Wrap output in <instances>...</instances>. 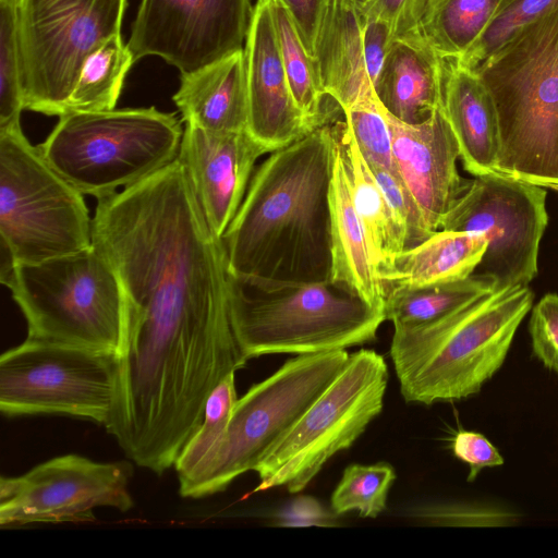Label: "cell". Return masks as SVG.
<instances>
[{"label": "cell", "instance_id": "1", "mask_svg": "<svg viewBox=\"0 0 558 558\" xmlns=\"http://www.w3.org/2000/svg\"><path fill=\"white\" fill-rule=\"evenodd\" d=\"M93 245L124 300L118 396L151 413L203 408L243 368L229 301V268L182 162L97 199Z\"/></svg>", "mask_w": 558, "mask_h": 558}, {"label": "cell", "instance_id": "2", "mask_svg": "<svg viewBox=\"0 0 558 558\" xmlns=\"http://www.w3.org/2000/svg\"><path fill=\"white\" fill-rule=\"evenodd\" d=\"M336 146L335 126L327 121L256 168L221 236L230 272L299 282L330 279Z\"/></svg>", "mask_w": 558, "mask_h": 558}, {"label": "cell", "instance_id": "3", "mask_svg": "<svg viewBox=\"0 0 558 558\" xmlns=\"http://www.w3.org/2000/svg\"><path fill=\"white\" fill-rule=\"evenodd\" d=\"M533 301L529 287L502 289L430 323L393 328L390 357L404 401L429 405L478 393L505 363Z\"/></svg>", "mask_w": 558, "mask_h": 558}, {"label": "cell", "instance_id": "4", "mask_svg": "<svg viewBox=\"0 0 558 558\" xmlns=\"http://www.w3.org/2000/svg\"><path fill=\"white\" fill-rule=\"evenodd\" d=\"M233 331L247 360L265 354L345 350L376 339L386 320L331 279L299 282L229 271Z\"/></svg>", "mask_w": 558, "mask_h": 558}, {"label": "cell", "instance_id": "5", "mask_svg": "<svg viewBox=\"0 0 558 558\" xmlns=\"http://www.w3.org/2000/svg\"><path fill=\"white\" fill-rule=\"evenodd\" d=\"M473 72L498 116L496 172L543 187L558 184V7Z\"/></svg>", "mask_w": 558, "mask_h": 558}, {"label": "cell", "instance_id": "6", "mask_svg": "<svg viewBox=\"0 0 558 558\" xmlns=\"http://www.w3.org/2000/svg\"><path fill=\"white\" fill-rule=\"evenodd\" d=\"M183 131L173 113L155 107L72 111L37 147L62 178L98 199L174 161Z\"/></svg>", "mask_w": 558, "mask_h": 558}, {"label": "cell", "instance_id": "7", "mask_svg": "<svg viewBox=\"0 0 558 558\" xmlns=\"http://www.w3.org/2000/svg\"><path fill=\"white\" fill-rule=\"evenodd\" d=\"M7 287L27 323L26 339L119 357L124 300L118 276L94 246L17 264Z\"/></svg>", "mask_w": 558, "mask_h": 558}, {"label": "cell", "instance_id": "8", "mask_svg": "<svg viewBox=\"0 0 558 558\" xmlns=\"http://www.w3.org/2000/svg\"><path fill=\"white\" fill-rule=\"evenodd\" d=\"M83 195L29 143L21 123L0 129V241L17 264L93 245V218Z\"/></svg>", "mask_w": 558, "mask_h": 558}, {"label": "cell", "instance_id": "9", "mask_svg": "<svg viewBox=\"0 0 558 558\" xmlns=\"http://www.w3.org/2000/svg\"><path fill=\"white\" fill-rule=\"evenodd\" d=\"M388 380L383 355L369 349L350 354L332 383L257 463L254 492L281 486L302 492L381 412Z\"/></svg>", "mask_w": 558, "mask_h": 558}, {"label": "cell", "instance_id": "10", "mask_svg": "<svg viewBox=\"0 0 558 558\" xmlns=\"http://www.w3.org/2000/svg\"><path fill=\"white\" fill-rule=\"evenodd\" d=\"M347 350L296 354L236 400L222 441L202 474L180 495L203 498L254 471L264 454L342 371Z\"/></svg>", "mask_w": 558, "mask_h": 558}, {"label": "cell", "instance_id": "11", "mask_svg": "<svg viewBox=\"0 0 558 558\" xmlns=\"http://www.w3.org/2000/svg\"><path fill=\"white\" fill-rule=\"evenodd\" d=\"M126 0H16L24 109L62 116L86 60L120 35Z\"/></svg>", "mask_w": 558, "mask_h": 558}, {"label": "cell", "instance_id": "12", "mask_svg": "<svg viewBox=\"0 0 558 558\" xmlns=\"http://www.w3.org/2000/svg\"><path fill=\"white\" fill-rule=\"evenodd\" d=\"M118 356L25 339L0 356V411L108 421L117 396Z\"/></svg>", "mask_w": 558, "mask_h": 558}, {"label": "cell", "instance_id": "13", "mask_svg": "<svg viewBox=\"0 0 558 558\" xmlns=\"http://www.w3.org/2000/svg\"><path fill=\"white\" fill-rule=\"evenodd\" d=\"M547 223L545 187L494 172L466 180L440 230L485 235L486 250L472 275L497 291L529 287L536 277Z\"/></svg>", "mask_w": 558, "mask_h": 558}, {"label": "cell", "instance_id": "14", "mask_svg": "<svg viewBox=\"0 0 558 558\" xmlns=\"http://www.w3.org/2000/svg\"><path fill=\"white\" fill-rule=\"evenodd\" d=\"M126 461L98 462L78 454L45 461L23 475L0 478V525L95 521L94 510L133 505Z\"/></svg>", "mask_w": 558, "mask_h": 558}, {"label": "cell", "instance_id": "15", "mask_svg": "<svg viewBox=\"0 0 558 558\" xmlns=\"http://www.w3.org/2000/svg\"><path fill=\"white\" fill-rule=\"evenodd\" d=\"M252 11L250 0H142L126 45L134 61L193 73L244 49Z\"/></svg>", "mask_w": 558, "mask_h": 558}, {"label": "cell", "instance_id": "16", "mask_svg": "<svg viewBox=\"0 0 558 558\" xmlns=\"http://www.w3.org/2000/svg\"><path fill=\"white\" fill-rule=\"evenodd\" d=\"M269 153L245 130L209 131L185 123L178 159L202 210L222 236L246 194L255 162Z\"/></svg>", "mask_w": 558, "mask_h": 558}, {"label": "cell", "instance_id": "17", "mask_svg": "<svg viewBox=\"0 0 558 558\" xmlns=\"http://www.w3.org/2000/svg\"><path fill=\"white\" fill-rule=\"evenodd\" d=\"M244 57L247 131L256 141L271 153L316 128L293 97L268 0H257L253 8Z\"/></svg>", "mask_w": 558, "mask_h": 558}, {"label": "cell", "instance_id": "18", "mask_svg": "<svg viewBox=\"0 0 558 558\" xmlns=\"http://www.w3.org/2000/svg\"><path fill=\"white\" fill-rule=\"evenodd\" d=\"M386 117L393 170L416 201L428 228L436 232L466 182L457 169L460 149L453 131L442 108L417 124L401 122L388 112Z\"/></svg>", "mask_w": 558, "mask_h": 558}, {"label": "cell", "instance_id": "19", "mask_svg": "<svg viewBox=\"0 0 558 558\" xmlns=\"http://www.w3.org/2000/svg\"><path fill=\"white\" fill-rule=\"evenodd\" d=\"M364 0H325L312 57L324 93L342 112L374 95L363 47Z\"/></svg>", "mask_w": 558, "mask_h": 558}, {"label": "cell", "instance_id": "20", "mask_svg": "<svg viewBox=\"0 0 558 558\" xmlns=\"http://www.w3.org/2000/svg\"><path fill=\"white\" fill-rule=\"evenodd\" d=\"M444 61L421 33L397 38L373 84L385 111L417 124L442 108Z\"/></svg>", "mask_w": 558, "mask_h": 558}, {"label": "cell", "instance_id": "21", "mask_svg": "<svg viewBox=\"0 0 558 558\" xmlns=\"http://www.w3.org/2000/svg\"><path fill=\"white\" fill-rule=\"evenodd\" d=\"M442 110L464 169L474 177L496 172L500 130L493 98L478 76L456 59L444 61Z\"/></svg>", "mask_w": 558, "mask_h": 558}, {"label": "cell", "instance_id": "22", "mask_svg": "<svg viewBox=\"0 0 558 558\" xmlns=\"http://www.w3.org/2000/svg\"><path fill=\"white\" fill-rule=\"evenodd\" d=\"M173 101L187 124L209 131L247 129L244 49L193 73L181 74Z\"/></svg>", "mask_w": 558, "mask_h": 558}, {"label": "cell", "instance_id": "23", "mask_svg": "<svg viewBox=\"0 0 558 558\" xmlns=\"http://www.w3.org/2000/svg\"><path fill=\"white\" fill-rule=\"evenodd\" d=\"M330 279L348 287L373 307L384 311V288L366 233L352 202L338 140L330 186Z\"/></svg>", "mask_w": 558, "mask_h": 558}, {"label": "cell", "instance_id": "24", "mask_svg": "<svg viewBox=\"0 0 558 558\" xmlns=\"http://www.w3.org/2000/svg\"><path fill=\"white\" fill-rule=\"evenodd\" d=\"M481 233L438 230L418 245L395 254L378 272L385 296L395 289L420 288L470 277L486 250Z\"/></svg>", "mask_w": 558, "mask_h": 558}, {"label": "cell", "instance_id": "25", "mask_svg": "<svg viewBox=\"0 0 558 558\" xmlns=\"http://www.w3.org/2000/svg\"><path fill=\"white\" fill-rule=\"evenodd\" d=\"M335 132L348 173L352 202L379 272L395 254L405 248V233L376 182L345 120L335 125Z\"/></svg>", "mask_w": 558, "mask_h": 558}, {"label": "cell", "instance_id": "26", "mask_svg": "<svg viewBox=\"0 0 558 558\" xmlns=\"http://www.w3.org/2000/svg\"><path fill=\"white\" fill-rule=\"evenodd\" d=\"M499 2L426 0L420 33L441 59H459L484 32Z\"/></svg>", "mask_w": 558, "mask_h": 558}, {"label": "cell", "instance_id": "27", "mask_svg": "<svg viewBox=\"0 0 558 558\" xmlns=\"http://www.w3.org/2000/svg\"><path fill=\"white\" fill-rule=\"evenodd\" d=\"M493 291L488 280L473 275L452 282L395 289L385 296V318L393 328L424 325Z\"/></svg>", "mask_w": 558, "mask_h": 558}, {"label": "cell", "instance_id": "28", "mask_svg": "<svg viewBox=\"0 0 558 558\" xmlns=\"http://www.w3.org/2000/svg\"><path fill=\"white\" fill-rule=\"evenodd\" d=\"M280 54L295 102L312 126L329 119L327 96L319 83L314 59L306 49L291 13L281 0H268ZM328 97V96H327Z\"/></svg>", "mask_w": 558, "mask_h": 558}, {"label": "cell", "instance_id": "29", "mask_svg": "<svg viewBox=\"0 0 558 558\" xmlns=\"http://www.w3.org/2000/svg\"><path fill=\"white\" fill-rule=\"evenodd\" d=\"M134 62L121 35L108 39L84 63L66 112L114 109L124 77Z\"/></svg>", "mask_w": 558, "mask_h": 558}, {"label": "cell", "instance_id": "30", "mask_svg": "<svg viewBox=\"0 0 558 558\" xmlns=\"http://www.w3.org/2000/svg\"><path fill=\"white\" fill-rule=\"evenodd\" d=\"M236 400L235 373H231L208 397L201 426L186 441L173 464L179 493L186 489L213 459L225 437Z\"/></svg>", "mask_w": 558, "mask_h": 558}, {"label": "cell", "instance_id": "31", "mask_svg": "<svg viewBox=\"0 0 558 558\" xmlns=\"http://www.w3.org/2000/svg\"><path fill=\"white\" fill-rule=\"evenodd\" d=\"M397 478L388 462L348 465L330 497L335 514L356 510L360 517L376 518L387 508L389 490Z\"/></svg>", "mask_w": 558, "mask_h": 558}, {"label": "cell", "instance_id": "32", "mask_svg": "<svg viewBox=\"0 0 558 558\" xmlns=\"http://www.w3.org/2000/svg\"><path fill=\"white\" fill-rule=\"evenodd\" d=\"M558 7V0H500L484 32L459 59L461 65L476 70L522 28Z\"/></svg>", "mask_w": 558, "mask_h": 558}, {"label": "cell", "instance_id": "33", "mask_svg": "<svg viewBox=\"0 0 558 558\" xmlns=\"http://www.w3.org/2000/svg\"><path fill=\"white\" fill-rule=\"evenodd\" d=\"M22 110L16 0H0V129L20 123Z\"/></svg>", "mask_w": 558, "mask_h": 558}, {"label": "cell", "instance_id": "34", "mask_svg": "<svg viewBox=\"0 0 558 558\" xmlns=\"http://www.w3.org/2000/svg\"><path fill=\"white\" fill-rule=\"evenodd\" d=\"M343 114L367 165L395 171L390 128L376 95L355 102Z\"/></svg>", "mask_w": 558, "mask_h": 558}, {"label": "cell", "instance_id": "35", "mask_svg": "<svg viewBox=\"0 0 558 558\" xmlns=\"http://www.w3.org/2000/svg\"><path fill=\"white\" fill-rule=\"evenodd\" d=\"M411 515L438 526L505 527L520 522L521 513L506 506L478 501H447L423 505Z\"/></svg>", "mask_w": 558, "mask_h": 558}, {"label": "cell", "instance_id": "36", "mask_svg": "<svg viewBox=\"0 0 558 558\" xmlns=\"http://www.w3.org/2000/svg\"><path fill=\"white\" fill-rule=\"evenodd\" d=\"M369 169L404 230V250L418 245L434 234L416 201L397 172L380 167H369Z\"/></svg>", "mask_w": 558, "mask_h": 558}, {"label": "cell", "instance_id": "37", "mask_svg": "<svg viewBox=\"0 0 558 558\" xmlns=\"http://www.w3.org/2000/svg\"><path fill=\"white\" fill-rule=\"evenodd\" d=\"M531 311L529 332L532 353L558 375V294H545Z\"/></svg>", "mask_w": 558, "mask_h": 558}, {"label": "cell", "instance_id": "38", "mask_svg": "<svg viewBox=\"0 0 558 558\" xmlns=\"http://www.w3.org/2000/svg\"><path fill=\"white\" fill-rule=\"evenodd\" d=\"M426 0H364L365 16L387 23L395 37L420 33V21Z\"/></svg>", "mask_w": 558, "mask_h": 558}, {"label": "cell", "instance_id": "39", "mask_svg": "<svg viewBox=\"0 0 558 558\" xmlns=\"http://www.w3.org/2000/svg\"><path fill=\"white\" fill-rule=\"evenodd\" d=\"M450 447L453 456L469 465L468 482H474L483 469L505 462L499 450L477 432L460 429L451 438Z\"/></svg>", "mask_w": 558, "mask_h": 558}, {"label": "cell", "instance_id": "40", "mask_svg": "<svg viewBox=\"0 0 558 558\" xmlns=\"http://www.w3.org/2000/svg\"><path fill=\"white\" fill-rule=\"evenodd\" d=\"M395 37L387 23L365 16L363 32L364 58L372 84L378 77Z\"/></svg>", "mask_w": 558, "mask_h": 558}, {"label": "cell", "instance_id": "41", "mask_svg": "<svg viewBox=\"0 0 558 558\" xmlns=\"http://www.w3.org/2000/svg\"><path fill=\"white\" fill-rule=\"evenodd\" d=\"M281 1L286 4L289 12L291 13L301 38L312 56L325 0Z\"/></svg>", "mask_w": 558, "mask_h": 558}, {"label": "cell", "instance_id": "42", "mask_svg": "<svg viewBox=\"0 0 558 558\" xmlns=\"http://www.w3.org/2000/svg\"><path fill=\"white\" fill-rule=\"evenodd\" d=\"M548 189H551V190L558 191V184L550 185Z\"/></svg>", "mask_w": 558, "mask_h": 558}]
</instances>
